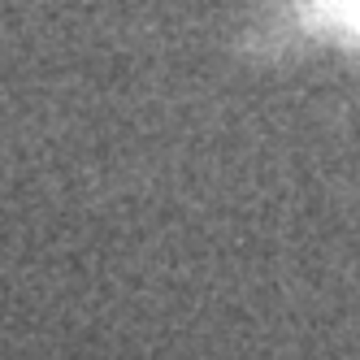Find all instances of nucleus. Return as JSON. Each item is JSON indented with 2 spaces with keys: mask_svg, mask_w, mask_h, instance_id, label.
Returning <instances> with one entry per match:
<instances>
[{
  "mask_svg": "<svg viewBox=\"0 0 360 360\" xmlns=\"http://www.w3.org/2000/svg\"><path fill=\"white\" fill-rule=\"evenodd\" d=\"M334 5V13H339L343 22H352V27L360 31V0H330Z\"/></svg>",
  "mask_w": 360,
  "mask_h": 360,
  "instance_id": "obj_1",
  "label": "nucleus"
}]
</instances>
